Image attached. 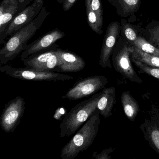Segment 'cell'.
<instances>
[{
    "instance_id": "cell-13",
    "label": "cell",
    "mask_w": 159,
    "mask_h": 159,
    "mask_svg": "<svg viewBox=\"0 0 159 159\" xmlns=\"http://www.w3.org/2000/svg\"><path fill=\"white\" fill-rule=\"evenodd\" d=\"M19 9L18 0H3L0 6V44L4 41L8 26Z\"/></svg>"
},
{
    "instance_id": "cell-1",
    "label": "cell",
    "mask_w": 159,
    "mask_h": 159,
    "mask_svg": "<svg viewBox=\"0 0 159 159\" xmlns=\"http://www.w3.org/2000/svg\"><path fill=\"white\" fill-rule=\"evenodd\" d=\"M49 14V11L43 7L39 15L32 22L12 35L0 51L1 66L6 65L14 60L25 50L29 41L41 27Z\"/></svg>"
},
{
    "instance_id": "cell-11",
    "label": "cell",
    "mask_w": 159,
    "mask_h": 159,
    "mask_svg": "<svg viewBox=\"0 0 159 159\" xmlns=\"http://www.w3.org/2000/svg\"><path fill=\"white\" fill-rule=\"evenodd\" d=\"M43 0H34V2L19 13L10 23L4 36V40L32 22L43 8Z\"/></svg>"
},
{
    "instance_id": "cell-5",
    "label": "cell",
    "mask_w": 159,
    "mask_h": 159,
    "mask_svg": "<svg viewBox=\"0 0 159 159\" xmlns=\"http://www.w3.org/2000/svg\"><path fill=\"white\" fill-rule=\"evenodd\" d=\"M0 71L12 78L24 80L65 81L74 79L72 76L59 72L41 71L28 68H15L10 65L1 66Z\"/></svg>"
},
{
    "instance_id": "cell-21",
    "label": "cell",
    "mask_w": 159,
    "mask_h": 159,
    "mask_svg": "<svg viewBox=\"0 0 159 159\" xmlns=\"http://www.w3.org/2000/svg\"><path fill=\"white\" fill-rule=\"evenodd\" d=\"M121 36L133 45L136 41L138 37L136 31L134 28L130 24L127 23L125 19L121 21Z\"/></svg>"
},
{
    "instance_id": "cell-25",
    "label": "cell",
    "mask_w": 159,
    "mask_h": 159,
    "mask_svg": "<svg viewBox=\"0 0 159 159\" xmlns=\"http://www.w3.org/2000/svg\"><path fill=\"white\" fill-rule=\"evenodd\" d=\"M114 149L111 147L104 149L100 153L94 152L93 153V159H111L110 154L113 152Z\"/></svg>"
},
{
    "instance_id": "cell-18",
    "label": "cell",
    "mask_w": 159,
    "mask_h": 159,
    "mask_svg": "<svg viewBox=\"0 0 159 159\" xmlns=\"http://www.w3.org/2000/svg\"><path fill=\"white\" fill-rule=\"evenodd\" d=\"M143 38L159 49V22L152 21L147 25L143 31Z\"/></svg>"
},
{
    "instance_id": "cell-4",
    "label": "cell",
    "mask_w": 159,
    "mask_h": 159,
    "mask_svg": "<svg viewBox=\"0 0 159 159\" xmlns=\"http://www.w3.org/2000/svg\"><path fill=\"white\" fill-rule=\"evenodd\" d=\"M134 50V46L120 36L111 54L112 65L115 70L123 77L133 82L141 84L143 81L135 71L131 63V55Z\"/></svg>"
},
{
    "instance_id": "cell-7",
    "label": "cell",
    "mask_w": 159,
    "mask_h": 159,
    "mask_svg": "<svg viewBox=\"0 0 159 159\" xmlns=\"http://www.w3.org/2000/svg\"><path fill=\"white\" fill-rule=\"evenodd\" d=\"M25 104V99L18 96L5 105L0 118V125L3 131L14 132L24 115Z\"/></svg>"
},
{
    "instance_id": "cell-9",
    "label": "cell",
    "mask_w": 159,
    "mask_h": 159,
    "mask_svg": "<svg viewBox=\"0 0 159 159\" xmlns=\"http://www.w3.org/2000/svg\"><path fill=\"white\" fill-rule=\"evenodd\" d=\"M140 128L145 140L159 155V108L156 105H151L148 115Z\"/></svg>"
},
{
    "instance_id": "cell-17",
    "label": "cell",
    "mask_w": 159,
    "mask_h": 159,
    "mask_svg": "<svg viewBox=\"0 0 159 159\" xmlns=\"http://www.w3.org/2000/svg\"><path fill=\"white\" fill-rule=\"evenodd\" d=\"M121 102L124 112L128 120L134 122L139 111V107L137 100L129 91L123 92L121 96Z\"/></svg>"
},
{
    "instance_id": "cell-2",
    "label": "cell",
    "mask_w": 159,
    "mask_h": 159,
    "mask_svg": "<svg viewBox=\"0 0 159 159\" xmlns=\"http://www.w3.org/2000/svg\"><path fill=\"white\" fill-rule=\"evenodd\" d=\"M100 111L97 110L71 139L63 147L60 154L63 159H73L87 149L96 137L101 122Z\"/></svg>"
},
{
    "instance_id": "cell-10",
    "label": "cell",
    "mask_w": 159,
    "mask_h": 159,
    "mask_svg": "<svg viewBox=\"0 0 159 159\" xmlns=\"http://www.w3.org/2000/svg\"><path fill=\"white\" fill-rule=\"evenodd\" d=\"M121 25L119 22H111L108 26L102 43L99 64L103 68L112 67L110 57L116 42L120 37Z\"/></svg>"
},
{
    "instance_id": "cell-26",
    "label": "cell",
    "mask_w": 159,
    "mask_h": 159,
    "mask_svg": "<svg viewBox=\"0 0 159 159\" xmlns=\"http://www.w3.org/2000/svg\"><path fill=\"white\" fill-rule=\"evenodd\" d=\"M77 0H64L63 9L65 11H68L72 8Z\"/></svg>"
},
{
    "instance_id": "cell-8",
    "label": "cell",
    "mask_w": 159,
    "mask_h": 159,
    "mask_svg": "<svg viewBox=\"0 0 159 159\" xmlns=\"http://www.w3.org/2000/svg\"><path fill=\"white\" fill-rule=\"evenodd\" d=\"M57 45H54L49 50L41 52L28 57L23 61L26 67L41 71H57L59 58Z\"/></svg>"
},
{
    "instance_id": "cell-12",
    "label": "cell",
    "mask_w": 159,
    "mask_h": 159,
    "mask_svg": "<svg viewBox=\"0 0 159 159\" xmlns=\"http://www.w3.org/2000/svg\"><path fill=\"white\" fill-rule=\"evenodd\" d=\"M65 36V33L57 29L47 32L28 45L25 50L21 53L20 58L24 61L31 56L50 49L54 45L55 43Z\"/></svg>"
},
{
    "instance_id": "cell-24",
    "label": "cell",
    "mask_w": 159,
    "mask_h": 159,
    "mask_svg": "<svg viewBox=\"0 0 159 159\" xmlns=\"http://www.w3.org/2000/svg\"><path fill=\"white\" fill-rule=\"evenodd\" d=\"M85 6L97 14L101 21H103V8L101 0H85Z\"/></svg>"
},
{
    "instance_id": "cell-3",
    "label": "cell",
    "mask_w": 159,
    "mask_h": 159,
    "mask_svg": "<svg viewBox=\"0 0 159 159\" xmlns=\"http://www.w3.org/2000/svg\"><path fill=\"white\" fill-rule=\"evenodd\" d=\"M98 93L87 100L82 101L66 114L59 125L60 136L68 137L76 133L98 109L97 104L101 96Z\"/></svg>"
},
{
    "instance_id": "cell-19",
    "label": "cell",
    "mask_w": 159,
    "mask_h": 159,
    "mask_svg": "<svg viewBox=\"0 0 159 159\" xmlns=\"http://www.w3.org/2000/svg\"><path fill=\"white\" fill-rule=\"evenodd\" d=\"M134 52L131 54V57L149 66L159 68V56L146 53L134 46Z\"/></svg>"
},
{
    "instance_id": "cell-14",
    "label": "cell",
    "mask_w": 159,
    "mask_h": 159,
    "mask_svg": "<svg viewBox=\"0 0 159 159\" xmlns=\"http://www.w3.org/2000/svg\"><path fill=\"white\" fill-rule=\"evenodd\" d=\"M58 55L60 61L59 72H78L85 67V61L76 54L58 49Z\"/></svg>"
},
{
    "instance_id": "cell-6",
    "label": "cell",
    "mask_w": 159,
    "mask_h": 159,
    "mask_svg": "<svg viewBox=\"0 0 159 159\" xmlns=\"http://www.w3.org/2000/svg\"><path fill=\"white\" fill-rule=\"evenodd\" d=\"M108 83L107 79L101 75L81 79L78 80L62 98L76 100L87 97L105 88Z\"/></svg>"
},
{
    "instance_id": "cell-23",
    "label": "cell",
    "mask_w": 159,
    "mask_h": 159,
    "mask_svg": "<svg viewBox=\"0 0 159 159\" xmlns=\"http://www.w3.org/2000/svg\"><path fill=\"white\" fill-rule=\"evenodd\" d=\"M131 59L135 66L139 69V73H145L159 80V68L149 66L132 57Z\"/></svg>"
},
{
    "instance_id": "cell-16",
    "label": "cell",
    "mask_w": 159,
    "mask_h": 159,
    "mask_svg": "<svg viewBox=\"0 0 159 159\" xmlns=\"http://www.w3.org/2000/svg\"><path fill=\"white\" fill-rule=\"evenodd\" d=\"M116 9L119 16L123 17L134 15L140 8L141 0H108Z\"/></svg>"
},
{
    "instance_id": "cell-20",
    "label": "cell",
    "mask_w": 159,
    "mask_h": 159,
    "mask_svg": "<svg viewBox=\"0 0 159 159\" xmlns=\"http://www.w3.org/2000/svg\"><path fill=\"white\" fill-rule=\"evenodd\" d=\"M86 12L89 27L95 33L99 35L102 34L103 21L100 20L95 12L87 7H86Z\"/></svg>"
},
{
    "instance_id": "cell-22",
    "label": "cell",
    "mask_w": 159,
    "mask_h": 159,
    "mask_svg": "<svg viewBox=\"0 0 159 159\" xmlns=\"http://www.w3.org/2000/svg\"><path fill=\"white\" fill-rule=\"evenodd\" d=\"M133 46L146 53L159 56V49L153 46L141 36L138 37Z\"/></svg>"
},
{
    "instance_id": "cell-15",
    "label": "cell",
    "mask_w": 159,
    "mask_h": 159,
    "mask_svg": "<svg viewBox=\"0 0 159 159\" xmlns=\"http://www.w3.org/2000/svg\"><path fill=\"white\" fill-rule=\"evenodd\" d=\"M116 103L115 87L112 86L104 88L98 102V109L104 118H108L112 115V109Z\"/></svg>"
}]
</instances>
